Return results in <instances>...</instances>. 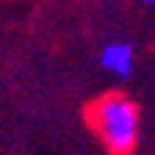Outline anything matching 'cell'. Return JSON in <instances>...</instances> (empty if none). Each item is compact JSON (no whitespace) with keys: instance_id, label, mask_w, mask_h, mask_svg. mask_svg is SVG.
<instances>
[{"instance_id":"6da1fadb","label":"cell","mask_w":155,"mask_h":155,"mask_svg":"<svg viewBox=\"0 0 155 155\" xmlns=\"http://www.w3.org/2000/svg\"><path fill=\"white\" fill-rule=\"evenodd\" d=\"M89 125L111 155H130L139 141V108L119 91H108L89 105Z\"/></svg>"},{"instance_id":"7a4b0ae2","label":"cell","mask_w":155,"mask_h":155,"mask_svg":"<svg viewBox=\"0 0 155 155\" xmlns=\"http://www.w3.org/2000/svg\"><path fill=\"white\" fill-rule=\"evenodd\" d=\"M100 61H103V67H105L108 72L125 78V75H130V69H133V50H130V45H125V42H111V45L103 50Z\"/></svg>"},{"instance_id":"3957f363","label":"cell","mask_w":155,"mask_h":155,"mask_svg":"<svg viewBox=\"0 0 155 155\" xmlns=\"http://www.w3.org/2000/svg\"><path fill=\"white\" fill-rule=\"evenodd\" d=\"M144 3H150V6H155V0H144Z\"/></svg>"}]
</instances>
